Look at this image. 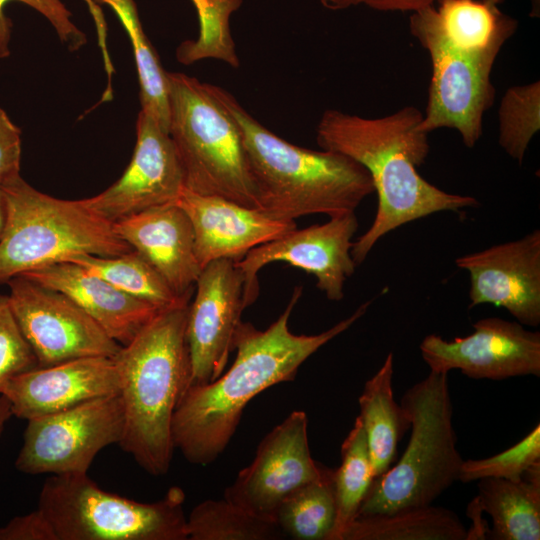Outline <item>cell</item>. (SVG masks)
<instances>
[{
  "instance_id": "1",
  "label": "cell",
  "mask_w": 540,
  "mask_h": 540,
  "mask_svg": "<svg viewBox=\"0 0 540 540\" xmlns=\"http://www.w3.org/2000/svg\"><path fill=\"white\" fill-rule=\"evenodd\" d=\"M303 288L296 286L278 319L258 330L241 321L233 338L236 357L217 379L190 385L173 415L172 441L194 465L215 461L230 443L246 405L265 389L293 381L299 367L319 348L349 329L367 312L371 301L361 304L349 317L315 335H296L288 327Z\"/></svg>"
},
{
  "instance_id": "2",
  "label": "cell",
  "mask_w": 540,
  "mask_h": 540,
  "mask_svg": "<svg viewBox=\"0 0 540 540\" xmlns=\"http://www.w3.org/2000/svg\"><path fill=\"white\" fill-rule=\"evenodd\" d=\"M503 1L439 0L410 13V33L431 62L419 130L455 129L467 148L480 140L484 115L495 100L493 66L518 28V21L502 11Z\"/></svg>"
},
{
  "instance_id": "3",
  "label": "cell",
  "mask_w": 540,
  "mask_h": 540,
  "mask_svg": "<svg viewBox=\"0 0 540 540\" xmlns=\"http://www.w3.org/2000/svg\"><path fill=\"white\" fill-rule=\"evenodd\" d=\"M422 117L414 106L378 118L327 109L317 124L319 147L362 165L377 193L375 218L352 245L356 266L383 236L404 224L437 212H461L480 205L476 198L446 192L418 173L430 151L428 134L418 128Z\"/></svg>"
},
{
  "instance_id": "4",
  "label": "cell",
  "mask_w": 540,
  "mask_h": 540,
  "mask_svg": "<svg viewBox=\"0 0 540 540\" xmlns=\"http://www.w3.org/2000/svg\"><path fill=\"white\" fill-rule=\"evenodd\" d=\"M189 304L160 310L113 357L124 413L118 444L153 476L164 475L170 468L175 450L173 415L190 386Z\"/></svg>"
},
{
  "instance_id": "5",
  "label": "cell",
  "mask_w": 540,
  "mask_h": 540,
  "mask_svg": "<svg viewBox=\"0 0 540 540\" xmlns=\"http://www.w3.org/2000/svg\"><path fill=\"white\" fill-rule=\"evenodd\" d=\"M211 89L239 128L258 209L285 221L333 217L355 212L374 192L368 171L353 159L291 144L253 118L231 93L216 85Z\"/></svg>"
},
{
  "instance_id": "6",
  "label": "cell",
  "mask_w": 540,
  "mask_h": 540,
  "mask_svg": "<svg viewBox=\"0 0 540 540\" xmlns=\"http://www.w3.org/2000/svg\"><path fill=\"white\" fill-rule=\"evenodd\" d=\"M1 187L7 219L0 239V283L77 255L110 257L133 250L84 199L49 196L21 176Z\"/></svg>"
},
{
  "instance_id": "7",
  "label": "cell",
  "mask_w": 540,
  "mask_h": 540,
  "mask_svg": "<svg viewBox=\"0 0 540 540\" xmlns=\"http://www.w3.org/2000/svg\"><path fill=\"white\" fill-rule=\"evenodd\" d=\"M409 442L399 461L374 478L358 515L427 506L458 481L463 458L457 448L448 373L430 371L403 395Z\"/></svg>"
},
{
  "instance_id": "8",
  "label": "cell",
  "mask_w": 540,
  "mask_h": 540,
  "mask_svg": "<svg viewBox=\"0 0 540 540\" xmlns=\"http://www.w3.org/2000/svg\"><path fill=\"white\" fill-rule=\"evenodd\" d=\"M169 135L180 159L185 188L258 208L239 128L212 92L184 73H169Z\"/></svg>"
},
{
  "instance_id": "9",
  "label": "cell",
  "mask_w": 540,
  "mask_h": 540,
  "mask_svg": "<svg viewBox=\"0 0 540 540\" xmlns=\"http://www.w3.org/2000/svg\"><path fill=\"white\" fill-rule=\"evenodd\" d=\"M185 493L170 487L153 503L99 487L87 474L50 475L38 508L57 540H187Z\"/></svg>"
},
{
  "instance_id": "10",
  "label": "cell",
  "mask_w": 540,
  "mask_h": 540,
  "mask_svg": "<svg viewBox=\"0 0 540 540\" xmlns=\"http://www.w3.org/2000/svg\"><path fill=\"white\" fill-rule=\"evenodd\" d=\"M123 427L119 394L28 420L15 467L30 475L87 474L101 450L120 442Z\"/></svg>"
},
{
  "instance_id": "11",
  "label": "cell",
  "mask_w": 540,
  "mask_h": 540,
  "mask_svg": "<svg viewBox=\"0 0 540 540\" xmlns=\"http://www.w3.org/2000/svg\"><path fill=\"white\" fill-rule=\"evenodd\" d=\"M9 302L38 366L90 357H114L122 345L65 294L18 275Z\"/></svg>"
},
{
  "instance_id": "12",
  "label": "cell",
  "mask_w": 540,
  "mask_h": 540,
  "mask_svg": "<svg viewBox=\"0 0 540 540\" xmlns=\"http://www.w3.org/2000/svg\"><path fill=\"white\" fill-rule=\"evenodd\" d=\"M357 229V217L351 212L329 217L323 224L295 228L250 250L236 262L244 277L245 306L253 304L258 297V272L274 262H284L314 275L316 286L327 299L342 300L345 283L356 267L351 249Z\"/></svg>"
},
{
  "instance_id": "13",
  "label": "cell",
  "mask_w": 540,
  "mask_h": 540,
  "mask_svg": "<svg viewBox=\"0 0 540 540\" xmlns=\"http://www.w3.org/2000/svg\"><path fill=\"white\" fill-rule=\"evenodd\" d=\"M325 468L312 458L306 413L293 411L261 440L253 461L225 489L224 499L275 522L282 501Z\"/></svg>"
},
{
  "instance_id": "14",
  "label": "cell",
  "mask_w": 540,
  "mask_h": 540,
  "mask_svg": "<svg viewBox=\"0 0 540 540\" xmlns=\"http://www.w3.org/2000/svg\"><path fill=\"white\" fill-rule=\"evenodd\" d=\"M474 331L447 341L427 335L419 348L430 371L460 370L472 379L504 380L540 376V333L517 321L499 317L479 319Z\"/></svg>"
},
{
  "instance_id": "15",
  "label": "cell",
  "mask_w": 540,
  "mask_h": 540,
  "mask_svg": "<svg viewBox=\"0 0 540 540\" xmlns=\"http://www.w3.org/2000/svg\"><path fill=\"white\" fill-rule=\"evenodd\" d=\"M189 304L187 342L191 361L190 385L217 379L233 351V338L246 308L244 277L236 263L218 259L205 265Z\"/></svg>"
},
{
  "instance_id": "16",
  "label": "cell",
  "mask_w": 540,
  "mask_h": 540,
  "mask_svg": "<svg viewBox=\"0 0 540 540\" xmlns=\"http://www.w3.org/2000/svg\"><path fill=\"white\" fill-rule=\"evenodd\" d=\"M133 156L122 176L85 203L115 223L147 209L176 203L185 188L184 173L174 143L150 115L140 111Z\"/></svg>"
},
{
  "instance_id": "17",
  "label": "cell",
  "mask_w": 540,
  "mask_h": 540,
  "mask_svg": "<svg viewBox=\"0 0 540 540\" xmlns=\"http://www.w3.org/2000/svg\"><path fill=\"white\" fill-rule=\"evenodd\" d=\"M470 278L469 308L492 304L522 325L540 324V231L456 258Z\"/></svg>"
},
{
  "instance_id": "18",
  "label": "cell",
  "mask_w": 540,
  "mask_h": 540,
  "mask_svg": "<svg viewBox=\"0 0 540 540\" xmlns=\"http://www.w3.org/2000/svg\"><path fill=\"white\" fill-rule=\"evenodd\" d=\"M119 389L114 358L90 356L18 374L9 380L1 395L9 401L12 416L28 421L117 395Z\"/></svg>"
},
{
  "instance_id": "19",
  "label": "cell",
  "mask_w": 540,
  "mask_h": 540,
  "mask_svg": "<svg viewBox=\"0 0 540 540\" xmlns=\"http://www.w3.org/2000/svg\"><path fill=\"white\" fill-rule=\"evenodd\" d=\"M176 203L191 222L201 268L218 259L239 262L253 248L296 228L295 221L276 219L258 208L186 188Z\"/></svg>"
},
{
  "instance_id": "20",
  "label": "cell",
  "mask_w": 540,
  "mask_h": 540,
  "mask_svg": "<svg viewBox=\"0 0 540 540\" xmlns=\"http://www.w3.org/2000/svg\"><path fill=\"white\" fill-rule=\"evenodd\" d=\"M118 236L139 252L179 297L191 298L201 266L194 233L177 203L144 210L113 223Z\"/></svg>"
},
{
  "instance_id": "21",
  "label": "cell",
  "mask_w": 540,
  "mask_h": 540,
  "mask_svg": "<svg viewBox=\"0 0 540 540\" xmlns=\"http://www.w3.org/2000/svg\"><path fill=\"white\" fill-rule=\"evenodd\" d=\"M21 275L68 296L122 346L160 311L73 262H59Z\"/></svg>"
},
{
  "instance_id": "22",
  "label": "cell",
  "mask_w": 540,
  "mask_h": 540,
  "mask_svg": "<svg viewBox=\"0 0 540 540\" xmlns=\"http://www.w3.org/2000/svg\"><path fill=\"white\" fill-rule=\"evenodd\" d=\"M471 504L491 517V539L539 540L540 462L519 481L492 477L478 480Z\"/></svg>"
},
{
  "instance_id": "23",
  "label": "cell",
  "mask_w": 540,
  "mask_h": 540,
  "mask_svg": "<svg viewBox=\"0 0 540 540\" xmlns=\"http://www.w3.org/2000/svg\"><path fill=\"white\" fill-rule=\"evenodd\" d=\"M394 354L389 352L380 369L366 381L359 396L361 420L374 478L385 473L395 459L397 445L410 428L409 418L394 398Z\"/></svg>"
},
{
  "instance_id": "24",
  "label": "cell",
  "mask_w": 540,
  "mask_h": 540,
  "mask_svg": "<svg viewBox=\"0 0 540 540\" xmlns=\"http://www.w3.org/2000/svg\"><path fill=\"white\" fill-rule=\"evenodd\" d=\"M467 529L454 511L433 504L390 513L358 515L340 540H466Z\"/></svg>"
},
{
  "instance_id": "25",
  "label": "cell",
  "mask_w": 540,
  "mask_h": 540,
  "mask_svg": "<svg viewBox=\"0 0 540 540\" xmlns=\"http://www.w3.org/2000/svg\"><path fill=\"white\" fill-rule=\"evenodd\" d=\"M335 520L334 470L328 467L287 496L274 518L284 537L296 540H330Z\"/></svg>"
},
{
  "instance_id": "26",
  "label": "cell",
  "mask_w": 540,
  "mask_h": 540,
  "mask_svg": "<svg viewBox=\"0 0 540 540\" xmlns=\"http://www.w3.org/2000/svg\"><path fill=\"white\" fill-rule=\"evenodd\" d=\"M100 276L122 292L159 310L190 302L179 297L157 270L136 250L110 257L77 255L69 260Z\"/></svg>"
},
{
  "instance_id": "27",
  "label": "cell",
  "mask_w": 540,
  "mask_h": 540,
  "mask_svg": "<svg viewBox=\"0 0 540 540\" xmlns=\"http://www.w3.org/2000/svg\"><path fill=\"white\" fill-rule=\"evenodd\" d=\"M108 4L117 14L132 43L139 84L141 110L169 132V83L158 55L146 37L133 0H93Z\"/></svg>"
},
{
  "instance_id": "28",
  "label": "cell",
  "mask_w": 540,
  "mask_h": 540,
  "mask_svg": "<svg viewBox=\"0 0 540 540\" xmlns=\"http://www.w3.org/2000/svg\"><path fill=\"white\" fill-rule=\"evenodd\" d=\"M374 480L366 435L357 416L341 445V463L334 470L336 520L330 540H340L355 519Z\"/></svg>"
},
{
  "instance_id": "29",
  "label": "cell",
  "mask_w": 540,
  "mask_h": 540,
  "mask_svg": "<svg viewBox=\"0 0 540 540\" xmlns=\"http://www.w3.org/2000/svg\"><path fill=\"white\" fill-rule=\"evenodd\" d=\"M189 540H274L285 538L275 522L226 499L197 504L186 521Z\"/></svg>"
},
{
  "instance_id": "30",
  "label": "cell",
  "mask_w": 540,
  "mask_h": 540,
  "mask_svg": "<svg viewBox=\"0 0 540 540\" xmlns=\"http://www.w3.org/2000/svg\"><path fill=\"white\" fill-rule=\"evenodd\" d=\"M498 121L499 145L521 165L540 129V82L509 87L500 101Z\"/></svg>"
},
{
  "instance_id": "31",
  "label": "cell",
  "mask_w": 540,
  "mask_h": 540,
  "mask_svg": "<svg viewBox=\"0 0 540 540\" xmlns=\"http://www.w3.org/2000/svg\"><path fill=\"white\" fill-rule=\"evenodd\" d=\"M241 1L206 0L197 11L199 36L196 40L180 44L176 52L178 61L191 64L205 58H214L237 68L239 60L230 33L229 18Z\"/></svg>"
},
{
  "instance_id": "32",
  "label": "cell",
  "mask_w": 540,
  "mask_h": 540,
  "mask_svg": "<svg viewBox=\"0 0 540 540\" xmlns=\"http://www.w3.org/2000/svg\"><path fill=\"white\" fill-rule=\"evenodd\" d=\"M540 462V425L510 448L487 458L463 460L458 481L468 483L483 478L519 481L533 465Z\"/></svg>"
},
{
  "instance_id": "33",
  "label": "cell",
  "mask_w": 540,
  "mask_h": 540,
  "mask_svg": "<svg viewBox=\"0 0 540 540\" xmlns=\"http://www.w3.org/2000/svg\"><path fill=\"white\" fill-rule=\"evenodd\" d=\"M38 366L13 314L8 295L0 294V395L10 379Z\"/></svg>"
},
{
  "instance_id": "34",
  "label": "cell",
  "mask_w": 540,
  "mask_h": 540,
  "mask_svg": "<svg viewBox=\"0 0 540 540\" xmlns=\"http://www.w3.org/2000/svg\"><path fill=\"white\" fill-rule=\"evenodd\" d=\"M12 0H0V58L10 54L12 22L5 15V6ZM37 10L55 28L59 38L70 51L78 50L86 43V37L71 20V13L61 0H16Z\"/></svg>"
},
{
  "instance_id": "35",
  "label": "cell",
  "mask_w": 540,
  "mask_h": 540,
  "mask_svg": "<svg viewBox=\"0 0 540 540\" xmlns=\"http://www.w3.org/2000/svg\"><path fill=\"white\" fill-rule=\"evenodd\" d=\"M21 131L0 108V186L20 176Z\"/></svg>"
},
{
  "instance_id": "36",
  "label": "cell",
  "mask_w": 540,
  "mask_h": 540,
  "mask_svg": "<svg viewBox=\"0 0 540 540\" xmlns=\"http://www.w3.org/2000/svg\"><path fill=\"white\" fill-rule=\"evenodd\" d=\"M0 540H57V536L44 513L37 508L0 527Z\"/></svg>"
},
{
  "instance_id": "37",
  "label": "cell",
  "mask_w": 540,
  "mask_h": 540,
  "mask_svg": "<svg viewBox=\"0 0 540 540\" xmlns=\"http://www.w3.org/2000/svg\"><path fill=\"white\" fill-rule=\"evenodd\" d=\"M438 1L439 0H320L324 8L332 11L364 5L381 12L409 13L434 5Z\"/></svg>"
},
{
  "instance_id": "38",
  "label": "cell",
  "mask_w": 540,
  "mask_h": 540,
  "mask_svg": "<svg viewBox=\"0 0 540 540\" xmlns=\"http://www.w3.org/2000/svg\"><path fill=\"white\" fill-rule=\"evenodd\" d=\"M85 1L87 2L89 10L94 18V22H95L96 30L98 34L99 46L102 52H107L108 50L107 44H106L107 28H106V23L104 20V16L101 12V9L92 0H85Z\"/></svg>"
},
{
  "instance_id": "39",
  "label": "cell",
  "mask_w": 540,
  "mask_h": 540,
  "mask_svg": "<svg viewBox=\"0 0 540 540\" xmlns=\"http://www.w3.org/2000/svg\"><path fill=\"white\" fill-rule=\"evenodd\" d=\"M12 417L10 403L4 395H0V438L8 420Z\"/></svg>"
},
{
  "instance_id": "40",
  "label": "cell",
  "mask_w": 540,
  "mask_h": 540,
  "mask_svg": "<svg viewBox=\"0 0 540 540\" xmlns=\"http://www.w3.org/2000/svg\"><path fill=\"white\" fill-rule=\"evenodd\" d=\"M7 219L6 203L2 187L0 186V239L3 235Z\"/></svg>"
},
{
  "instance_id": "41",
  "label": "cell",
  "mask_w": 540,
  "mask_h": 540,
  "mask_svg": "<svg viewBox=\"0 0 540 540\" xmlns=\"http://www.w3.org/2000/svg\"><path fill=\"white\" fill-rule=\"evenodd\" d=\"M540 15V0H531L530 17L538 18Z\"/></svg>"
},
{
  "instance_id": "42",
  "label": "cell",
  "mask_w": 540,
  "mask_h": 540,
  "mask_svg": "<svg viewBox=\"0 0 540 540\" xmlns=\"http://www.w3.org/2000/svg\"><path fill=\"white\" fill-rule=\"evenodd\" d=\"M191 1L195 6L196 11H199L203 7V5L205 4L206 0H191Z\"/></svg>"
}]
</instances>
